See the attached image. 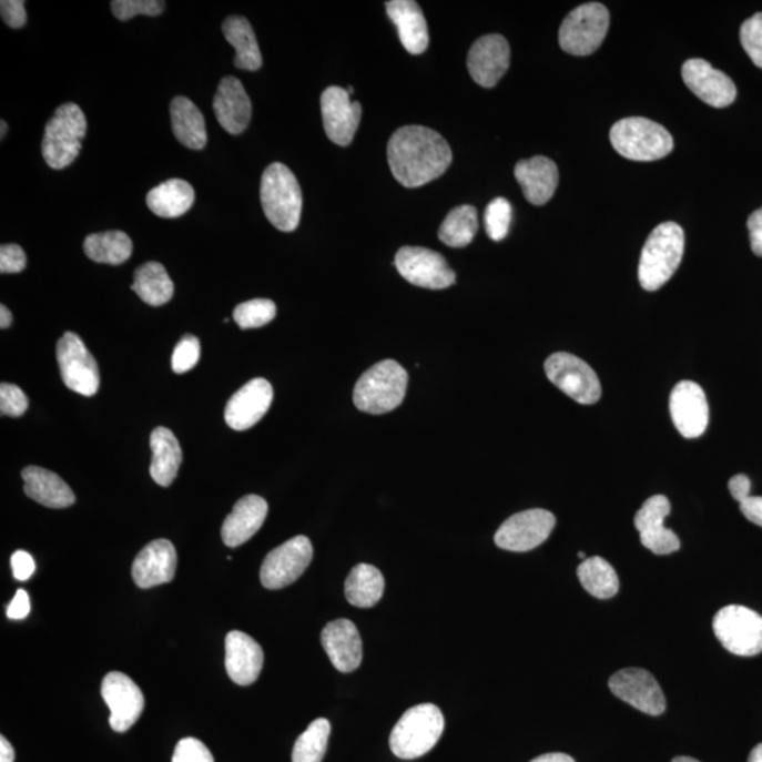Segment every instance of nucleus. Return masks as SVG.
Here are the masks:
<instances>
[{"label": "nucleus", "instance_id": "423d86ee", "mask_svg": "<svg viewBox=\"0 0 762 762\" xmlns=\"http://www.w3.org/2000/svg\"><path fill=\"white\" fill-rule=\"evenodd\" d=\"M611 144L617 153L634 162H654L673 149L671 133L647 118H626L613 124Z\"/></svg>", "mask_w": 762, "mask_h": 762}, {"label": "nucleus", "instance_id": "f8f14e48", "mask_svg": "<svg viewBox=\"0 0 762 762\" xmlns=\"http://www.w3.org/2000/svg\"><path fill=\"white\" fill-rule=\"evenodd\" d=\"M314 548L305 536L294 537L273 549L264 559L261 580L270 590L283 589L297 580L313 561Z\"/></svg>", "mask_w": 762, "mask_h": 762}, {"label": "nucleus", "instance_id": "b1692460", "mask_svg": "<svg viewBox=\"0 0 762 762\" xmlns=\"http://www.w3.org/2000/svg\"><path fill=\"white\" fill-rule=\"evenodd\" d=\"M321 641L336 670L347 673L359 668L363 657L362 639L350 620L331 621L325 626Z\"/></svg>", "mask_w": 762, "mask_h": 762}, {"label": "nucleus", "instance_id": "1a4fd4ad", "mask_svg": "<svg viewBox=\"0 0 762 762\" xmlns=\"http://www.w3.org/2000/svg\"><path fill=\"white\" fill-rule=\"evenodd\" d=\"M713 631L729 652L754 657L762 652V617L744 606L730 604L713 619Z\"/></svg>", "mask_w": 762, "mask_h": 762}, {"label": "nucleus", "instance_id": "8fccbe9b", "mask_svg": "<svg viewBox=\"0 0 762 762\" xmlns=\"http://www.w3.org/2000/svg\"><path fill=\"white\" fill-rule=\"evenodd\" d=\"M26 253L19 245H3L0 247V273L14 274L26 268Z\"/></svg>", "mask_w": 762, "mask_h": 762}, {"label": "nucleus", "instance_id": "c9c22d12", "mask_svg": "<svg viewBox=\"0 0 762 762\" xmlns=\"http://www.w3.org/2000/svg\"><path fill=\"white\" fill-rule=\"evenodd\" d=\"M84 252L93 262L119 266L132 256L133 243L122 231L93 233L84 242Z\"/></svg>", "mask_w": 762, "mask_h": 762}, {"label": "nucleus", "instance_id": "37998d69", "mask_svg": "<svg viewBox=\"0 0 762 762\" xmlns=\"http://www.w3.org/2000/svg\"><path fill=\"white\" fill-rule=\"evenodd\" d=\"M740 40L751 61L762 69V13L745 20L741 26Z\"/></svg>", "mask_w": 762, "mask_h": 762}, {"label": "nucleus", "instance_id": "f704fd0d", "mask_svg": "<svg viewBox=\"0 0 762 762\" xmlns=\"http://www.w3.org/2000/svg\"><path fill=\"white\" fill-rule=\"evenodd\" d=\"M132 289L144 303L160 307L174 295V284L163 264L149 262L134 272Z\"/></svg>", "mask_w": 762, "mask_h": 762}, {"label": "nucleus", "instance_id": "79ce46f5", "mask_svg": "<svg viewBox=\"0 0 762 762\" xmlns=\"http://www.w3.org/2000/svg\"><path fill=\"white\" fill-rule=\"evenodd\" d=\"M512 210L506 199H496L487 205L485 212V226L491 241L500 242L510 230Z\"/></svg>", "mask_w": 762, "mask_h": 762}, {"label": "nucleus", "instance_id": "e2e57ef3", "mask_svg": "<svg viewBox=\"0 0 762 762\" xmlns=\"http://www.w3.org/2000/svg\"><path fill=\"white\" fill-rule=\"evenodd\" d=\"M672 762H701V761L691 759V756H677V759H673Z\"/></svg>", "mask_w": 762, "mask_h": 762}, {"label": "nucleus", "instance_id": "de8ad7c7", "mask_svg": "<svg viewBox=\"0 0 762 762\" xmlns=\"http://www.w3.org/2000/svg\"><path fill=\"white\" fill-rule=\"evenodd\" d=\"M29 408V398L22 388L2 383L0 386V413L2 416L22 417Z\"/></svg>", "mask_w": 762, "mask_h": 762}, {"label": "nucleus", "instance_id": "393cba45", "mask_svg": "<svg viewBox=\"0 0 762 762\" xmlns=\"http://www.w3.org/2000/svg\"><path fill=\"white\" fill-rule=\"evenodd\" d=\"M214 112L227 133L241 134L246 131L252 119V102L237 78L225 77L220 82L214 98Z\"/></svg>", "mask_w": 762, "mask_h": 762}, {"label": "nucleus", "instance_id": "603ef678", "mask_svg": "<svg viewBox=\"0 0 762 762\" xmlns=\"http://www.w3.org/2000/svg\"><path fill=\"white\" fill-rule=\"evenodd\" d=\"M10 565H12L14 578L18 580L30 579L35 570L33 557L26 551H16L10 559Z\"/></svg>", "mask_w": 762, "mask_h": 762}, {"label": "nucleus", "instance_id": "bb28decb", "mask_svg": "<svg viewBox=\"0 0 762 762\" xmlns=\"http://www.w3.org/2000/svg\"><path fill=\"white\" fill-rule=\"evenodd\" d=\"M267 512L268 505L263 497L256 495L243 497L233 507V511L222 526V539L225 546L236 548L247 542L261 530L266 521Z\"/></svg>", "mask_w": 762, "mask_h": 762}, {"label": "nucleus", "instance_id": "9d476101", "mask_svg": "<svg viewBox=\"0 0 762 762\" xmlns=\"http://www.w3.org/2000/svg\"><path fill=\"white\" fill-rule=\"evenodd\" d=\"M57 360L62 382L70 390L85 397L95 396L100 390V369L95 357L74 332L62 335L57 345Z\"/></svg>", "mask_w": 762, "mask_h": 762}, {"label": "nucleus", "instance_id": "864d4df0", "mask_svg": "<svg viewBox=\"0 0 762 762\" xmlns=\"http://www.w3.org/2000/svg\"><path fill=\"white\" fill-rule=\"evenodd\" d=\"M7 614L10 620H23L30 614V598L26 590L20 589L8 606Z\"/></svg>", "mask_w": 762, "mask_h": 762}, {"label": "nucleus", "instance_id": "c85d7f7f", "mask_svg": "<svg viewBox=\"0 0 762 762\" xmlns=\"http://www.w3.org/2000/svg\"><path fill=\"white\" fill-rule=\"evenodd\" d=\"M24 494L50 508H67L75 502L74 491L54 471L29 466L22 471Z\"/></svg>", "mask_w": 762, "mask_h": 762}, {"label": "nucleus", "instance_id": "2eb2a0df", "mask_svg": "<svg viewBox=\"0 0 762 762\" xmlns=\"http://www.w3.org/2000/svg\"><path fill=\"white\" fill-rule=\"evenodd\" d=\"M610 691L621 701L650 717H660L667 709L660 683L641 668H626L609 679Z\"/></svg>", "mask_w": 762, "mask_h": 762}, {"label": "nucleus", "instance_id": "20e7f679", "mask_svg": "<svg viewBox=\"0 0 762 762\" xmlns=\"http://www.w3.org/2000/svg\"><path fill=\"white\" fill-rule=\"evenodd\" d=\"M261 200L270 224L282 232L297 230L303 212V193L287 165L273 163L264 170Z\"/></svg>", "mask_w": 762, "mask_h": 762}, {"label": "nucleus", "instance_id": "680f3d73", "mask_svg": "<svg viewBox=\"0 0 762 762\" xmlns=\"http://www.w3.org/2000/svg\"><path fill=\"white\" fill-rule=\"evenodd\" d=\"M749 762H762V743L759 745H755L753 751H751V754L749 756Z\"/></svg>", "mask_w": 762, "mask_h": 762}, {"label": "nucleus", "instance_id": "ddd939ff", "mask_svg": "<svg viewBox=\"0 0 762 762\" xmlns=\"http://www.w3.org/2000/svg\"><path fill=\"white\" fill-rule=\"evenodd\" d=\"M555 516L542 508L517 512L501 524L496 546L511 552H527L541 546L553 531Z\"/></svg>", "mask_w": 762, "mask_h": 762}, {"label": "nucleus", "instance_id": "7c9ffc66", "mask_svg": "<svg viewBox=\"0 0 762 762\" xmlns=\"http://www.w3.org/2000/svg\"><path fill=\"white\" fill-rule=\"evenodd\" d=\"M170 112L173 133L179 142L189 149H204L209 142V134L205 118L195 103L184 96L174 98Z\"/></svg>", "mask_w": 762, "mask_h": 762}, {"label": "nucleus", "instance_id": "6e6552de", "mask_svg": "<svg viewBox=\"0 0 762 762\" xmlns=\"http://www.w3.org/2000/svg\"><path fill=\"white\" fill-rule=\"evenodd\" d=\"M609 26V10L604 4H580L565 18L559 29V45L572 55L592 54L603 43Z\"/></svg>", "mask_w": 762, "mask_h": 762}, {"label": "nucleus", "instance_id": "473e14b6", "mask_svg": "<svg viewBox=\"0 0 762 762\" xmlns=\"http://www.w3.org/2000/svg\"><path fill=\"white\" fill-rule=\"evenodd\" d=\"M227 43L235 47V67L240 70L257 71L263 64L261 49L252 24L242 16H231L222 26Z\"/></svg>", "mask_w": 762, "mask_h": 762}, {"label": "nucleus", "instance_id": "0e129e2a", "mask_svg": "<svg viewBox=\"0 0 762 762\" xmlns=\"http://www.w3.org/2000/svg\"><path fill=\"white\" fill-rule=\"evenodd\" d=\"M0 126H2V132H0V138H4V134L8 132V124L7 122L2 121L0 122Z\"/></svg>", "mask_w": 762, "mask_h": 762}, {"label": "nucleus", "instance_id": "69168bd1", "mask_svg": "<svg viewBox=\"0 0 762 762\" xmlns=\"http://www.w3.org/2000/svg\"><path fill=\"white\" fill-rule=\"evenodd\" d=\"M347 92H349V95H352V93H354V88H352V87L347 88Z\"/></svg>", "mask_w": 762, "mask_h": 762}, {"label": "nucleus", "instance_id": "f03ea898", "mask_svg": "<svg viewBox=\"0 0 762 762\" xmlns=\"http://www.w3.org/2000/svg\"><path fill=\"white\" fill-rule=\"evenodd\" d=\"M685 233L675 222L658 225L642 247L639 278L647 292H657L670 282L682 262Z\"/></svg>", "mask_w": 762, "mask_h": 762}, {"label": "nucleus", "instance_id": "3c124183", "mask_svg": "<svg viewBox=\"0 0 762 762\" xmlns=\"http://www.w3.org/2000/svg\"><path fill=\"white\" fill-rule=\"evenodd\" d=\"M23 0H2L0 3V13H2L3 22L12 29H22L28 22V14H26Z\"/></svg>", "mask_w": 762, "mask_h": 762}, {"label": "nucleus", "instance_id": "c03bdc74", "mask_svg": "<svg viewBox=\"0 0 762 762\" xmlns=\"http://www.w3.org/2000/svg\"><path fill=\"white\" fill-rule=\"evenodd\" d=\"M115 18L128 22L139 14L159 16L164 12L165 3L159 0H113L111 3Z\"/></svg>", "mask_w": 762, "mask_h": 762}, {"label": "nucleus", "instance_id": "aec40b11", "mask_svg": "<svg viewBox=\"0 0 762 762\" xmlns=\"http://www.w3.org/2000/svg\"><path fill=\"white\" fill-rule=\"evenodd\" d=\"M272 402V385L266 378H253L227 402L225 421L236 431H246L266 416Z\"/></svg>", "mask_w": 762, "mask_h": 762}, {"label": "nucleus", "instance_id": "39448f33", "mask_svg": "<svg viewBox=\"0 0 762 762\" xmlns=\"http://www.w3.org/2000/svg\"><path fill=\"white\" fill-rule=\"evenodd\" d=\"M445 729V719L439 708L431 703L408 709L390 734V749L403 760L419 759L435 745Z\"/></svg>", "mask_w": 762, "mask_h": 762}, {"label": "nucleus", "instance_id": "0eeeda50", "mask_svg": "<svg viewBox=\"0 0 762 762\" xmlns=\"http://www.w3.org/2000/svg\"><path fill=\"white\" fill-rule=\"evenodd\" d=\"M87 118L75 103L57 108L47 123L41 152L49 167L62 170L74 163L87 136Z\"/></svg>", "mask_w": 762, "mask_h": 762}, {"label": "nucleus", "instance_id": "4be33fe9", "mask_svg": "<svg viewBox=\"0 0 762 762\" xmlns=\"http://www.w3.org/2000/svg\"><path fill=\"white\" fill-rule=\"evenodd\" d=\"M177 570V551L169 539H155L148 543L134 559L132 577L142 589L169 583Z\"/></svg>", "mask_w": 762, "mask_h": 762}, {"label": "nucleus", "instance_id": "4468645a", "mask_svg": "<svg viewBox=\"0 0 762 762\" xmlns=\"http://www.w3.org/2000/svg\"><path fill=\"white\" fill-rule=\"evenodd\" d=\"M394 263L403 278L417 287L444 289L456 283V274L443 254L429 248L402 247Z\"/></svg>", "mask_w": 762, "mask_h": 762}, {"label": "nucleus", "instance_id": "6ab92c4d", "mask_svg": "<svg viewBox=\"0 0 762 762\" xmlns=\"http://www.w3.org/2000/svg\"><path fill=\"white\" fill-rule=\"evenodd\" d=\"M682 78L694 95L713 108L732 105L738 96L732 78L713 69L710 62L702 59L688 60L682 65Z\"/></svg>", "mask_w": 762, "mask_h": 762}, {"label": "nucleus", "instance_id": "338daca9", "mask_svg": "<svg viewBox=\"0 0 762 762\" xmlns=\"http://www.w3.org/2000/svg\"><path fill=\"white\" fill-rule=\"evenodd\" d=\"M578 555H579V558H580V559H583V561H585V559H586L585 553H583V552H579Z\"/></svg>", "mask_w": 762, "mask_h": 762}, {"label": "nucleus", "instance_id": "4d7b16f0", "mask_svg": "<svg viewBox=\"0 0 762 762\" xmlns=\"http://www.w3.org/2000/svg\"><path fill=\"white\" fill-rule=\"evenodd\" d=\"M729 490L734 500L744 501L750 497L751 481L745 475H735L729 481Z\"/></svg>", "mask_w": 762, "mask_h": 762}, {"label": "nucleus", "instance_id": "49530a36", "mask_svg": "<svg viewBox=\"0 0 762 762\" xmlns=\"http://www.w3.org/2000/svg\"><path fill=\"white\" fill-rule=\"evenodd\" d=\"M640 541L642 546L656 555H670L681 548V541H679L677 534L667 527L640 534Z\"/></svg>", "mask_w": 762, "mask_h": 762}, {"label": "nucleus", "instance_id": "c756f323", "mask_svg": "<svg viewBox=\"0 0 762 762\" xmlns=\"http://www.w3.org/2000/svg\"><path fill=\"white\" fill-rule=\"evenodd\" d=\"M150 447L153 450L150 475L155 484L169 487L177 478L181 463H183V450H181L179 439L169 428H155L150 437Z\"/></svg>", "mask_w": 762, "mask_h": 762}, {"label": "nucleus", "instance_id": "052dcab7", "mask_svg": "<svg viewBox=\"0 0 762 762\" xmlns=\"http://www.w3.org/2000/svg\"><path fill=\"white\" fill-rule=\"evenodd\" d=\"M13 316L7 305H0V328L7 329L12 325Z\"/></svg>", "mask_w": 762, "mask_h": 762}, {"label": "nucleus", "instance_id": "72a5a7b5", "mask_svg": "<svg viewBox=\"0 0 762 762\" xmlns=\"http://www.w3.org/2000/svg\"><path fill=\"white\" fill-rule=\"evenodd\" d=\"M385 592V578L372 565L359 563L350 570L345 582V596L352 606L369 609L380 601Z\"/></svg>", "mask_w": 762, "mask_h": 762}, {"label": "nucleus", "instance_id": "5fc2aeb1", "mask_svg": "<svg viewBox=\"0 0 762 762\" xmlns=\"http://www.w3.org/2000/svg\"><path fill=\"white\" fill-rule=\"evenodd\" d=\"M751 248L756 256L762 257V209L750 215L748 221Z\"/></svg>", "mask_w": 762, "mask_h": 762}, {"label": "nucleus", "instance_id": "09e8293b", "mask_svg": "<svg viewBox=\"0 0 762 762\" xmlns=\"http://www.w3.org/2000/svg\"><path fill=\"white\" fill-rule=\"evenodd\" d=\"M173 762H215L211 751L199 739L186 738L175 745Z\"/></svg>", "mask_w": 762, "mask_h": 762}, {"label": "nucleus", "instance_id": "f3484780", "mask_svg": "<svg viewBox=\"0 0 762 762\" xmlns=\"http://www.w3.org/2000/svg\"><path fill=\"white\" fill-rule=\"evenodd\" d=\"M321 111L326 132L338 146H349L362 118L359 102H352L349 92L341 87H329L321 96Z\"/></svg>", "mask_w": 762, "mask_h": 762}, {"label": "nucleus", "instance_id": "58836bf2", "mask_svg": "<svg viewBox=\"0 0 762 762\" xmlns=\"http://www.w3.org/2000/svg\"><path fill=\"white\" fill-rule=\"evenodd\" d=\"M331 724L326 719H316L295 741L293 762H323L328 748Z\"/></svg>", "mask_w": 762, "mask_h": 762}, {"label": "nucleus", "instance_id": "7ed1b4c3", "mask_svg": "<svg viewBox=\"0 0 762 762\" xmlns=\"http://www.w3.org/2000/svg\"><path fill=\"white\" fill-rule=\"evenodd\" d=\"M408 373L396 360H383L363 373L354 392V403L363 413L382 416L396 409L406 397Z\"/></svg>", "mask_w": 762, "mask_h": 762}, {"label": "nucleus", "instance_id": "a878e982", "mask_svg": "<svg viewBox=\"0 0 762 762\" xmlns=\"http://www.w3.org/2000/svg\"><path fill=\"white\" fill-rule=\"evenodd\" d=\"M515 175L518 184L521 185L524 196L532 205L547 204L559 183L557 164L543 155L518 162Z\"/></svg>", "mask_w": 762, "mask_h": 762}, {"label": "nucleus", "instance_id": "4c0bfd02", "mask_svg": "<svg viewBox=\"0 0 762 762\" xmlns=\"http://www.w3.org/2000/svg\"><path fill=\"white\" fill-rule=\"evenodd\" d=\"M478 230V211L475 206L463 205L450 211L445 217L438 236L449 247H465L470 245Z\"/></svg>", "mask_w": 762, "mask_h": 762}, {"label": "nucleus", "instance_id": "a18cd8bd", "mask_svg": "<svg viewBox=\"0 0 762 762\" xmlns=\"http://www.w3.org/2000/svg\"><path fill=\"white\" fill-rule=\"evenodd\" d=\"M201 346L200 341L194 335H184L183 338L175 346L173 354V370L177 375H183V373L194 369L196 363L200 362Z\"/></svg>", "mask_w": 762, "mask_h": 762}, {"label": "nucleus", "instance_id": "e433bc0d", "mask_svg": "<svg viewBox=\"0 0 762 762\" xmlns=\"http://www.w3.org/2000/svg\"><path fill=\"white\" fill-rule=\"evenodd\" d=\"M578 578L586 592L595 598L610 599L619 592V577L614 568L603 558H586L579 565Z\"/></svg>", "mask_w": 762, "mask_h": 762}, {"label": "nucleus", "instance_id": "dca6fc26", "mask_svg": "<svg viewBox=\"0 0 762 762\" xmlns=\"http://www.w3.org/2000/svg\"><path fill=\"white\" fill-rule=\"evenodd\" d=\"M101 693L111 709L109 723L118 733L128 732L142 717L144 697L131 678L122 672H111L103 678Z\"/></svg>", "mask_w": 762, "mask_h": 762}, {"label": "nucleus", "instance_id": "a211bd4d", "mask_svg": "<svg viewBox=\"0 0 762 762\" xmlns=\"http://www.w3.org/2000/svg\"><path fill=\"white\" fill-rule=\"evenodd\" d=\"M670 412L673 424L688 439L702 437L709 425L707 394L697 383L683 380L671 393Z\"/></svg>", "mask_w": 762, "mask_h": 762}, {"label": "nucleus", "instance_id": "6e6d98bb", "mask_svg": "<svg viewBox=\"0 0 762 762\" xmlns=\"http://www.w3.org/2000/svg\"><path fill=\"white\" fill-rule=\"evenodd\" d=\"M740 510L749 521L762 527V497L750 496L740 502Z\"/></svg>", "mask_w": 762, "mask_h": 762}, {"label": "nucleus", "instance_id": "2f4dec72", "mask_svg": "<svg viewBox=\"0 0 762 762\" xmlns=\"http://www.w3.org/2000/svg\"><path fill=\"white\" fill-rule=\"evenodd\" d=\"M195 193L193 186L184 180H169L155 186L148 194V206L153 214L175 220L183 216L194 205Z\"/></svg>", "mask_w": 762, "mask_h": 762}, {"label": "nucleus", "instance_id": "a19ab883", "mask_svg": "<svg viewBox=\"0 0 762 762\" xmlns=\"http://www.w3.org/2000/svg\"><path fill=\"white\" fill-rule=\"evenodd\" d=\"M671 502L666 496L657 495L650 497L644 505L637 511L634 526L640 534L660 530L666 518L670 516Z\"/></svg>", "mask_w": 762, "mask_h": 762}, {"label": "nucleus", "instance_id": "bf43d9fd", "mask_svg": "<svg viewBox=\"0 0 762 762\" xmlns=\"http://www.w3.org/2000/svg\"><path fill=\"white\" fill-rule=\"evenodd\" d=\"M531 762H575L572 756L562 753H551L537 756Z\"/></svg>", "mask_w": 762, "mask_h": 762}, {"label": "nucleus", "instance_id": "ea45409f", "mask_svg": "<svg viewBox=\"0 0 762 762\" xmlns=\"http://www.w3.org/2000/svg\"><path fill=\"white\" fill-rule=\"evenodd\" d=\"M276 315V304L266 298L246 301L233 311V319L242 329L261 328L272 323Z\"/></svg>", "mask_w": 762, "mask_h": 762}, {"label": "nucleus", "instance_id": "5701e85b", "mask_svg": "<svg viewBox=\"0 0 762 762\" xmlns=\"http://www.w3.org/2000/svg\"><path fill=\"white\" fill-rule=\"evenodd\" d=\"M264 662L262 647L245 632L233 630L225 640V667L236 685L248 687L257 681Z\"/></svg>", "mask_w": 762, "mask_h": 762}, {"label": "nucleus", "instance_id": "412c9836", "mask_svg": "<svg viewBox=\"0 0 762 762\" xmlns=\"http://www.w3.org/2000/svg\"><path fill=\"white\" fill-rule=\"evenodd\" d=\"M510 67V45L500 34L480 38L469 51L468 69L479 85L494 88Z\"/></svg>", "mask_w": 762, "mask_h": 762}, {"label": "nucleus", "instance_id": "9b49d317", "mask_svg": "<svg viewBox=\"0 0 762 762\" xmlns=\"http://www.w3.org/2000/svg\"><path fill=\"white\" fill-rule=\"evenodd\" d=\"M549 382L579 404L600 400L601 386L598 375L588 363L570 354H553L546 362Z\"/></svg>", "mask_w": 762, "mask_h": 762}, {"label": "nucleus", "instance_id": "13d9d810", "mask_svg": "<svg viewBox=\"0 0 762 762\" xmlns=\"http://www.w3.org/2000/svg\"><path fill=\"white\" fill-rule=\"evenodd\" d=\"M14 750L7 739L0 738V762H14Z\"/></svg>", "mask_w": 762, "mask_h": 762}, {"label": "nucleus", "instance_id": "f257e3e1", "mask_svg": "<svg viewBox=\"0 0 762 762\" xmlns=\"http://www.w3.org/2000/svg\"><path fill=\"white\" fill-rule=\"evenodd\" d=\"M387 158L394 179L407 189H418L449 169L453 150L433 129L404 126L388 142Z\"/></svg>", "mask_w": 762, "mask_h": 762}, {"label": "nucleus", "instance_id": "cd10ccee", "mask_svg": "<svg viewBox=\"0 0 762 762\" xmlns=\"http://www.w3.org/2000/svg\"><path fill=\"white\" fill-rule=\"evenodd\" d=\"M388 18L396 24L402 44L409 54H423L428 49L427 20L421 8L413 0H393L386 3Z\"/></svg>", "mask_w": 762, "mask_h": 762}]
</instances>
